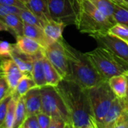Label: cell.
Listing matches in <instances>:
<instances>
[{
    "mask_svg": "<svg viewBox=\"0 0 128 128\" xmlns=\"http://www.w3.org/2000/svg\"><path fill=\"white\" fill-rule=\"evenodd\" d=\"M37 118L40 128H49L51 117L44 112H40L37 114Z\"/></svg>",
    "mask_w": 128,
    "mask_h": 128,
    "instance_id": "33",
    "label": "cell"
},
{
    "mask_svg": "<svg viewBox=\"0 0 128 128\" xmlns=\"http://www.w3.org/2000/svg\"><path fill=\"white\" fill-rule=\"evenodd\" d=\"M4 59V58L3 57H2L1 56H0V69H2L1 68V65H2V60Z\"/></svg>",
    "mask_w": 128,
    "mask_h": 128,
    "instance_id": "41",
    "label": "cell"
},
{
    "mask_svg": "<svg viewBox=\"0 0 128 128\" xmlns=\"http://www.w3.org/2000/svg\"><path fill=\"white\" fill-rule=\"evenodd\" d=\"M20 16L23 20L24 22L37 26L39 27L43 28L45 23L37 16H35L31 10H29L28 8H23L21 10V12L20 14Z\"/></svg>",
    "mask_w": 128,
    "mask_h": 128,
    "instance_id": "27",
    "label": "cell"
},
{
    "mask_svg": "<svg viewBox=\"0 0 128 128\" xmlns=\"http://www.w3.org/2000/svg\"><path fill=\"white\" fill-rule=\"evenodd\" d=\"M123 1H124V6L127 7L128 8V0H123Z\"/></svg>",
    "mask_w": 128,
    "mask_h": 128,
    "instance_id": "40",
    "label": "cell"
},
{
    "mask_svg": "<svg viewBox=\"0 0 128 128\" xmlns=\"http://www.w3.org/2000/svg\"><path fill=\"white\" fill-rule=\"evenodd\" d=\"M41 112L51 117L63 119L68 128H72L71 116L60 94L54 86H45L41 88Z\"/></svg>",
    "mask_w": 128,
    "mask_h": 128,
    "instance_id": "5",
    "label": "cell"
},
{
    "mask_svg": "<svg viewBox=\"0 0 128 128\" xmlns=\"http://www.w3.org/2000/svg\"><path fill=\"white\" fill-rule=\"evenodd\" d=\"M66 26V25L64 23L55 21L54 20H49L45 23L43 29L51 44L58 41L63 38V32Z\"/></svg>",
    "mask_w": 128,
    "mask_h": 128,
    "instance_id": "17",
    "label": "cell"
},
{
    "mask_svg": "<svg viewBox=\"0 0 128 128\" xmlns=\"http://www.w3.org/2000/svg\"><path fill=\"white\" fill-rule=\"evenodd\" d=\"M113 16L115 23H121L128 27V8L127 7L115 3Z\"/></svg>",
    "mask_w": 128,
    "mask_h": 128,
    "instance_id": "26",
    "label": "cell"
},
{
    "mask_svg": "<svg viewBox=\"0 0 128 128\" xmlns=\"http://www.w3.org/2000/svg\"><path fill=\"white\" fill-rule=\"evenodd\" d=\"M2 31L8 32V28L6 24L4 22V21L2 19H0V32H2Z\"/></svg>",
    "mask_w": 128,
    "mask_h": 128,
    "instance_id": "37",
    "label": "cell"
},
{
    "mask_svg": "<svg viewBox=\"0 0 128 128\" xmlns=\"http://www.w3.org/2000/svg\"><path fill=\"white\" fill-rule=\"evenodd\" d=\"M20 2H22L23 4H26V3H27V2H28L29 0H20Z\"/></svg>",
    "mask_w": 128,
    "mask_h": 128,
    "instance_id": "42",
    "label": "cell"
},
{
    "mask_svg": "<svg viewBox=\"0 0 128 128\" xmlns=\"http://www.w3.org/2000/svg\"><path fill=\"white\" fill-rule=\"evenodd\" d=\"M42 61L47 86H51L54 87L57 86L63 80V78L45 56H44Z\"/></svg>",
    "mask_w": 128,
    "mask_h": 128,
    "instance_id": "22",
    "label": "cell"
},
{
    "mask_svg": "<svg viewBox=\"0 0 128 128\" xmlns=\"http://www.w3.org/2000/svg\"><path fill=\"white\" fill-rule=\"evenodd\" d=\"M26 7L37 16L44 23L52 20L48 0H29L26 4Z\"/></svg>",
    "mask_w": 128,
    "mask_h": 128,
    "instance_id": "16",
    "label": "cell"
},
{
    "mask_svg": "<svg viewBox=\"0 0 128 128\" xmlns=\"http://www.w3.org/2000/svg\"><path fill=\"white\" fill-rule=\"evenodd\" d=\"M45 56L44 49L33 56V67L31 72V76L34 80L36 86L39 88L47 86L46 80L45 76V71L43 67V57Z\"/></svg>",
    "mask_w": 128,
    "mask_h": 128,
    "instance_id": "13",
    "label": "cell"
},
{
    "mask_svg": "<svg viewBox=\"0 0 128 128\" xmlns=\"http://www.w3.org/2000/svg\"><path fill=\"white\" fill-rule=\"evenodd\" d=\"M17 100L13 98L11 96V99L8 103L7 113L5 116V119L4 122L3 128H14V124L15 120V111L17 106Z\"/></svg>",
    "mask_w": 128,
    "mask_h": 128,
    "instance_id": "25",
    "label": "cell"
},
{
    "mask_svg": "<svg viewBox=\"0 0 128 128\" xmlns=\"http://www.w3.org/2000/svg\"><path fill=\"white\" fill-rule=\"evenodd\" d=\"M52 20L65 25L75 24V16L71 0H48Z\"/></svg>",
    "mask_w": 128,
    "mask_h": 128,
    "instance_id": "9",
    "label": "cell"
},
{
    "mask_svg": "<svg viewBox=\"0 0 128 128\" xmlns=\"http://www.w3.org/2000/svg\"><path fill=\"white\" fill-rule=\"evenodd\" d=\"M1 68L3 77L8 85L11 94H12L19 81L26 74L21 71L17 64L11 58H4L2 62Z\"/></svg>",
    "mask_w": 128,
    "mask_h": 128,
    "instance_id": "10",
    "label": "cell"
},
{
    "mask_svg": "<svg viewBox=\"0 0 128 128\" xmlns=\"http://www.w3.org/2000/svg\"><path fill=\"white\" fill-rule=\"evenodd\" d=\"M55 87L71 116L72 128H98L87 88L63 79Z\"/></svg>",
    "mask_w": 128,
    "mask_h": 128,
    "instance_id": "1",
    "label": "cell"
},
{
    "mask_svg": "<svg viewBox=\"0 0 128 128\" xmlns=\"http://www.w3.org/2000/svg\"><path fill=\"white\" fill-rule=\"evenodd\" d=\"M111 1L113 2L115 4H121V5H124V4L123 0H111Z\"/></svg>",
    "mask_w": 128,
    "mask_h": 128,
    "instance_id": "38",
    "label": "cell"
},
{
    "mask_svg": "<svg viewBox=\"0 0 128 128\" xmlns=\"http://www.w3.org/2000/svg\"><path fill=\"white\" fill-rule=\"evenodd\" d=\"M20 128H40L37 115L32 114L27 116Z\"/></svg>",
    "mask_w": 128,
    "mask_h": 128,
    "instance_id": "31",
    "label": "cell"
},
{
    "mask_svg": "<svg viewBox=\"0 0 128 128\" xmlns=\"http://www.w3.org/2000/svg\"><path fill=\"white\" fill-rule=\"evenodd\" d=\"M8 95H11V94L8 83L3 77V79L0 82V102Z\"/></svg>",
    "mask_w": 128,
    "mask_h": 128,
    "instance_id": "34",
    "label": "cell"
},
{
    "mask_svg": "<svg viewBox=\"0 0 128 128\" xmlns=\"http://www.w3.org/2000/svg\"><path fill=\"white\" fill-rule=\"evenodd\" d=\"M99 46L110 50L114 55L128 65V43L109 33H100L91 35Z\"/></svg>",
    "mask_w": 128,
    "mask_h": 128,
    "instance_id": "7",
    "label": "cell"
},
{
    "mask_svg": "<svg viewBox=\"0 0 128 128\" xmlns=\"http://www.w3.org/2000/svg\"><path fill=\"white\" fill-rule=\"evenodd\" d=\"M126 105L125 98H115L108 112L100 124L99 128H114V126L121 115Z\"/></svg>",
    "mask_w": 128,
    "mask_h": 128,
    "instance_id": "11",
    "label": "cell"
},
{
    "mask_svg": "<svg viewBox=\"0 0 128 128\" xmlns=\"http://www.w3.org/2000/svg\"><path fill=\"white\" fill-rule=\"evenodd\" d=\"M3 79V75H2V73H0V82H1V80Z\"/></svg>",
    "mask_w": 128,
    "mask_h": 128,
    "instance_id": "43",
    "label": "cell"
},
{
    "mask_svg": "<svg viewBox=\"0 0 128 128\" xmlns=\"http://www.w3.org/2000/svg\"><path fill=\"white\" fill-rule=\"evenodd\" d=\"M23 35L27 36L38 43H39L44 48L47 47L51 42L46 37L44 29L41 27L31 25L23 22Z\"/></svg>",
    "mask_w": 128,
    "mask_h": 128,
    "instance_id": "18",
    "label": "cell"
},
{
    "mask_svg": "<svg viewBox=\"0 0 128 128\" xmlns=\"http://www.w3.org/2000/svg\"><path fill=\"white\" fill-rule=\"evenodd\" d=\"M25 106L27 116L41 112V88L35 87L30 89L24 96Z\"/></svg>",
    "mask_w": 128,
    "mask_h": 128,
    "instance_id": "12",
    "label": "cell"
},
{
    "mask_svg": "<svg viewBox=\"0 0 128 128\" xmlns=\"http://www.w3.org/2000/svg\"><path fill=\"white\" fill-rule=\"evenodd\" d=\"M68 61V74L65 79L75 82L84 88H89L106 80L96 70L86 53H83L72 47L63 39Z\"/></svg>",
    "mask_w": 128,
    "mask_h": 128,
    "instance_id": "2",
    "label": "cell"
},
{
    "mask_svg": "<svg viewBox=\"0 0 128 128\" xmlns=\"http://www.w3.org/2000/svg\"><path fill=\"white\" fill-rule=\"evenodd\" d=\"M91 2L98 8V10L112 23L115 24L114 20L115 3L111 0H91Z\"/></svg>",
    "mask_w": 128,
    "mask_h": 128,
    "instance_id": "23",
    "label": "cell"
},
{
    "mask_svg": "<svg viewBox=\"0 0 128 128\" xmlns=\"http://www.w3.org/2000/svg\"><path fill=\"white\" fill-rule=\"evenodd\" d=\"M87 92L99 128L116 96L110 88L108 80L87 88Z\"/></svg>",
    "mask_w": 128,
    "mask_h": 128,
    "instance_id": "6",
    "label": "cell"
},
{
    "mask_svg": "<svg viewBox=\"0 0 128 128\" xmlns=\"http://www.w3.org/2000/svg\"><path fill=\"white\" fill-rule=\"evenodd\" d=\"M15 39L16 43L14 44V46L19 51L26 55H35L44 49V47L39 43L27 36L21 35L17 37Z\"/></svg>",
    "mask_w": 128,
    "mask_h": 128,
    "instance_id": "14",
    "label": "cell"
},
{
    "mask_svg": "<svg viewBox=\"0 0 128 128\" xmlns=\"http://www.w3.org/2000/svg\"><path fill=\"white\" fill-rule=\"evenodd\" d=\"M0 73H2V69H0Z\"/></svg>",
    "mask_w": 128,
    "mask_h": 128,
    "instance_id": "44",
    "label": "cell"
},
{
    "mask_svg": "<svg viewBox=\"0 0 128 128\" xmlns=\"http://www.w3.org/2000/svg\"><path fill=\"white\" fill-rule=\"evenodd\" d=\"M0 4L8 6H15L20 8H26V4L20 0H0Z\"/></svg>",
    "mask_w": 128,
    "mask_h": 128,
    "instance_id": "36",
    "label": "cell"
},
{
    "mask_svg": "<svg viewBox=\"0 0 128 128\" xmlns=\"http://www.w3.org/2000/svg\"><path fill=\"white\" fill-rule=\"evenodd\" d=\"M22 9H23V8L0 4V19H2L5 16H6L7 14H16L20 15Z\"/></svg>",
    "mask_w": 128,
    "mask_h": 128,
    "instance_id": "30",
    "label": "cell"
},
{
    "mask_svg": "<svg viewBox=\"0 0 128 128\" xmlns=\"http://www.w3.org/2000/svg\"><path fill=\"white\" fill-rule=\"evenodd\" d=\"M109 85L117 98H125L127 92V81L125 74L114 76L108 80Z\"/></svg>",
    "mask_w": 128,
    "mask_h": 128,
    "instance_id": "20",
    "label": "cell"
},
{
    "mask_svg": "<svg viewBox=\"0 0 128 128\" xmlns=\"http://www.w3.org/2000/svg\"><path fill=\"white\" fill-rule=\"evenodd\" d=\"M13 44L0 40V56L3 58H10Z\"/></svg>",
    "mask_w": 128,
    "mask_h": 128,
    "instance_id": "32",
    "label": "cell"
},
{
    "mask_svg": "<svg viewBox=\"0 0 128 128\" xmlns=\"http://www.w3.org/2000/svg\"><path fill=\"white\" fill-rule=\"evenodd\" d=\"M8 28V32L16 38L18 36L23 35V21L20 15L16 14H9L2 19Z\"/></svg>",
    "mask_w": 128,
    "mask_h": 128,
    "instance_id": "19",
    "label": "cell"
},
{
    "mask_svg": "<svg viewBox=\"0 0 128 128\" xmlns=\"http://www.w3.org/2000/svg\"><path fill=\"white\" fill-rule=\"evenodd\" d=\"M127 72H128V71H127Z\"/></svg>",
    "mask_w": 128,
    "mask_h": 128,
    "instance_id": "46",
    "label": "cell"
},
{
    "mask_svg": "<svg viewBox=\"0 0 128 128\" xmlns=\"http://www.w3.org/2000/svg\"><path fill=\"white\" fill-rule=\"evenodd\" d=\"M26 116H27V113H26V109L25 106L24 98L21 97L17 101L14 128H20L22 124L25 121Z\"/></svg>",
    "mask_w": 128,
    "mask_h": 128,
    "instance_id": "24",
    "label": "cell"
},
{
    "mask_svg": "<svg viewBox=\"0 0 128 128\" xmlns=\"http://www.w3.org/2000/svg\"><path fill=\"white\" fill-rule=\"evenodd\" d=\"M109 33L127 41L128 43V27L121 23L114 24L109 30Z\"/></svg>",
    "mask_w": 128,
    "mask_h": 128,
    "instance_id": "28",
    "label": "cell"
},
{
    "mask_svg": "<svg viewBox=\"0 0 128 128\" xmlns=\"http://www.w3.org/2000/svg\"><path fill=\"white\" fill-rule=\"evenodd\" d=\"M44 53L61 77L65 79L68 74L69 68L67 57L63 44V38L50 44L47 47L44 48Z\"/></svg>",
    "mask_w": 128,
    "mask_h": 128,
    "instance_id": "8",
    "label": "cell"
},
{
    "mask_svg": "<svg viewBox=\"0 0 128 128\" xmlns=\"http://www.w3.org/2000/svg\"><path fill=\"white\" fill-rule=\"evenodd\" d=\"M11 58L17 64L18 68L26 74H31L33 67V56L26 55L19 51L13 44L11 52Z\"/></svg>",
    "mask_w": 128,
    "mask_h": 128,
    "instance_id": "15",
    "label": "cell"
},
{
    "mask_svg": "<svg viewBox=\"0 0 128 128\" xmlns=\"http://www.w3.org/2000/svg\"><path fill=\"white\" fill-rule=\"evenodd\" d=\"M75 12V25L78 30L90 36L106 33L114 25L91 0H71Z\"/></svg>",
    "mask_w": 128,
    "mask_h": 128,
    "instance_id": "3",
    "label": "cell"
},
{
    "mask_svg": "<svg viewBox=\"0 0 128 128\" xmlns=\"http://www.w3.org/2000/svg\"><path fill=\"white\" fill-rule=\"evenodd\" d=\"M125 76H126V78H127V97H126V99L128 100V72L127 71L125 74Z\"/></svg>",
    "mask_w": 128,
    "mask_h": 128,
    "instance_id": "39",
    "label": "cell"
},
{
    "mask_svg": "<svg viewBox=\"0 0 128 128\" xmlns=\"http://www.w3.org/2000/svg\"><path fill=\"white\" fill-rule=\"evenodd\" d=\"M127 128H128V127H127Z\"/></svg>",
    "mask_w": 128,
    "mask_h": 128,
    "instance_id": "45",
    "label": "cell"
},
{
    "mask_svg": "<svg viewBox=\"0 0 128 128\" xmlns=\"http://www.w3.org/2000/svg\"><path fill=\"white\" fill-rule=\"evenodd\" d=\"M86 55L98 73L106 80L128 71V65L103 46H100L94 50L86 52Z\"/></svg>",
    "mask_w": 128,
    "mask_h": 128,
    "instance_id": "4",
    "label": "cell"
},
{
    "mask_svg": "<svg viewBox=\"0 0 128 128\" xmlns=\"http://www.w3.org/2000/svg\"><path fill=\"white\" fill-rule=\"evenodd\" d=\"M11 99V95H8L0 102V128H3L4 122L7 113L8 105Z\"/></svg>",
    "mask_w": 128,
    "mask_h": 128,
    "instance_id": "29",
    "label": "cell"
},
{
    "mask_svg": "<svg viewBox=\"0 0 128 128\" xmlns=\"http://www.w3.org/2000/svg\"><path fill=\"white\" fill-rule=\"evenodd\" d=\"M67 124L66 122L57 117H51V123L49 125V128H67Z\"/></svg>",
    "mask_w": 128,
    "mask_h": 128,
    "instance_id": "35",
    "label": "cell"
},
{
    "mask_svg": "<svg viewBox=\"0 0 128 128\" xmlns=\"http://www.w3.org/2000/svg\"><path fill=\"white\" fill-rule=\"evenodd\" d=\"M36 86H37L34 80L32 79L31 74H24L23 76L19 81L16 88L11 94V96L13 98L17 100L21 97H23L30 89Z\"/></svg>",
    "mask_w": 128,
    "mask_h": 128,
    "instance_id": "21",
    "label": "cell"
}]
</instances>
